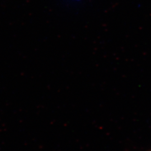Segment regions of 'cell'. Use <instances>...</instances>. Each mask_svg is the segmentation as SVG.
Wrapping results in <instances>:
<instances>
[{"instance_id":"1","label":"cell","mask_w":151,"mask_h":151,"mask_svg":"<svg viewBox=\"0 0 151 151\" xmlns=\"http://www.w3.org/2000/svg\"><path fill=\"white\" fill-rule=\"evenodd\" d=\"M77 1H79V0H77Z\"/></svg>"}]
</instances>
